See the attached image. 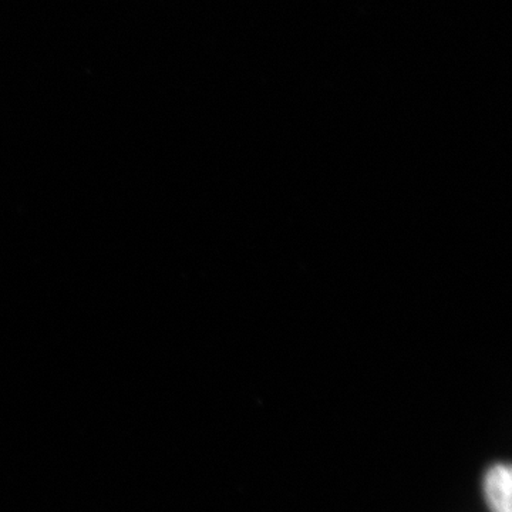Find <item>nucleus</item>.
Here are the masks:
<instances>
[{"label":"nucleus","mask_w":512,"mask_h":512,"mask_svg":"<svg viewBox=\"0 0 512 512\" xmlns=\"http://www.w3.org/2000/svg\"><path fill=\"white\" fill-rule=\"evenodd\" d=\"M511 467L498 464L488 471L484 480L485 498L493 512H512L511 508Z\"/></svg>","instance_id":"f257e3e1"}]
</instances>
